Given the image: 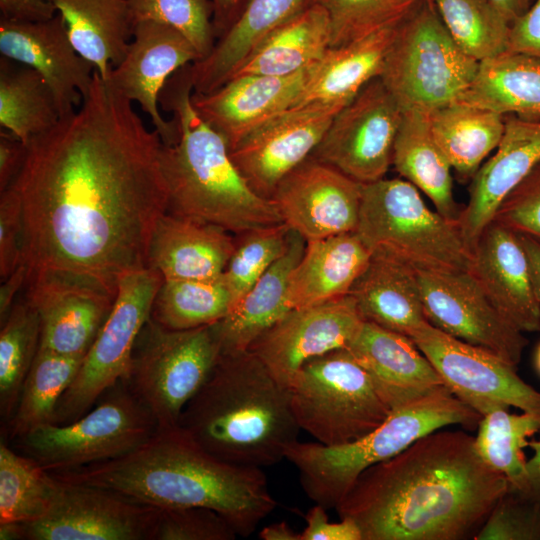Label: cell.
<instances>
[{"label":"cell","instance_id":"cell-1","mask_svg":"<svg viewBox=\"0 0 540 540\" xmlns=\"http://www.w3.org/2000/svg\"><path fill=\"white\" fill-rule=\"evenodd\" d=\"M132 103L95 70L81 105L26 144L9 186L22 205L28 272H73L117 292L122 275L148 267L168 194L163 143Z\"/></svg>","mask_w":540,"mask_h":540},{"label":"cell","instance_id":"cell-2","mask_svg":"<svg viewBox=\"0 0 540 540\" xmlns=\"http://www.w3.org/2000/svg\"><path fill=\"white\" fill-rule=\"evenodd\" d=\"M508 488L475 437L441 428L364 470L335 509L362 540L474 539Z\"/></svg>","mask_w":540,"mask_h":540},{"label":"cell","instance_id":"cell-3","mask_svg":"<svg viewBox=\"0 0 540 540\" xmlns=\"http://www.w3.org/2000/svg\"><path fill=\"white\" fill-rule=\"evenodd\" d=\"M51 473L62 481L110 488L159 509H213L241 537L250 536L278 505L262 468L213 456L179 425L158 427L119 458Z\"/></svg>","mask_w":540,"mask_h":540},{"label":"cell","instance_id":"cell-4","mask_svg":"<svg viewBox=\"0 0 540 540\" xmlns=\"http://www.w3.org/2000/svg\"><path fill=\"white\" fill-rule=\"evenodd\" d=\"M178 425L213 456L257 468L285 458L301 431L289 387L248 350L220 354Z\"/></svg>","mask_w":540,"mask_h":540},{"label":"cell","instance_id":"cell-5","mask_svg":"<svg viewBox=\"0 0 540 540\" xmlns=\"http://www.w3.org/2000/svg\"><path fill=\"white\" fill-rule=\"evenodd\" d=\"M192 93L187 65L170 77L159 97L179 132L175 144L161 149L167 212L235 235L284 223L274 203L240 174L225 139L195 110Z\"/></svg>","mask_w":540,"mask_h":540},{"label":"cell","instance_id":"cell-6","mask_svg":"<svg viewBox=\"0 0 540 540\" xmlns=\"http://www.w3.org/2000/svg\"><path fill=\"white\" fill-rule=\"evenodd\" d=\"M481 418L445 389L393 410L380 426L356 441L327 446L297 440L288 447L285 458L297 468L308 498L326 509L336 508L367 468L448 425L473 430Z\"/></svg>","mask_w":540,"mask_h":540},{"label":"cell","instance_id":"cell-7","mask_svg":"<svg viewBox=\"0 0 540 540\" xmlns=\"http://www.w3.org/2000/svg\"><path fill=\"white\" fill-rule=\"evenodd\" d=\"M355 232L372 254L418 271H469L471 252L456 224L430 210L409 181L363 184Z\"/></svg>","mask_w":540,"mask_h":540},{"label":"cell","instance_id":"cell-8","mask_svg":"<svg viewBox=\"0 0 540 540\" xmlns=\"http://www.w3.org/2000/svg\"><path fill=\"white\" fill-rule=\"evenodd\" d=\"M479 64L455 43L434 1L418 0L400 20L379 77L403 110L432 111L454 102Z\"/></svg>","mask_w":540,"mask_h":540},{"label":"cell","instance_id":"cell-9","mask_svg":"<svg viewBox=\"0 0 540 540\" xmlns=\"http://www.w3.org/2000/svg\"><path fill=\"white\" fill-rule=\"evenodd\" d=\"M289 389L300 430L327 446L362 438L392 412L346 347L308 361Z\"/></svg>","mask_w":540,"mask_h":540},{"label":"cell","instance_id":"cell-10","mask_svg":"<svg viewBox=\"0 0 540 540\" xmlns=\"http://www.w3.org/2000/svg\"><path fill=\"white\" fill-rule=\"evenodd\" d=\"M101 398L75 421L40 426L15 439L16 446L22 454L56 473L126 455L158 429L151 412L125 381H119Z\"/></svg>","mask_w":540,"mask_h":540},{"label":"cell","instance_id":"cell-11","mask_svg":"<svg viewBox=\"0 0 540 540\" xmlns=\"http://www.w3.org/2000/svg\"><path fill=\"white\" fill-rule=\"evenodd\" d=\"M221 354L213 324L170 330L149 318L133 348L126 384L158 427L178 425L181 413Z\"/></svg>","mask_w":540,"mask_h":540},{"label":"cell","instance_id":"cell-12","mask_svg":"<svg viewBox=\"0 0 540 540\" xmlns=\"http://www.w3.org/2000/svg\"><path fill=\"white\" fill-rule=\"evenodd\" d=\"M162 275L145 267L122 275L109 316L60 398L53 422L67 424L87 413L119 381L126 380L136 340L151 316Z\"/></svg>","mask_w":540,"mask_h":540},{"label":"cell","instance_id":"cell-13","mask_svg":"<svg viewBox=\"0 0 540 540\" xmlns=\"http://www.w3.org/2000/svg\"><path fill=\"white\" fill-rule=\"evenodd\" d=\"M409 337L449 391L480 415L516 407L540 419V391L518 375L517 366L439 330L428 321L412 329Z\"/></svg>","mask_w":540,"mask_h":540},{"label":"cell","instance_id":"cell-14","mask_svg":"<svg viewBox=\"0 0 540 540\" xmlns=\"http://www.w3.org/2000/svg\"><path fill=\"white\" fill-rule=\"evenodd\" d=\"M403 112L377 76L335 114L310 157L361 184L383 179Z\"/></svg>","mask_w":540,"mask_h":540},{"label":"cell","instance_id":"cell-15","mask_svg":"<svg viewBox=\"0 0 540 540\" xmlns=\"http://www.w3.org/2000/svg\"><path fill=\"white\" fill-rule=\"evenodd\" d=\"M58 481L46 514L21 523L22 539L153 540L159 508L110 488Z\"/></svg>","mask_w":540,"mask_h":540},{"label":"cell","instance_id":"cell-16","mask_svg":"<svg viewBox=\"0 0 540 540\" xmlns=\"http://www.w3.org/2000/svg\"><path fill=\"white\" fill-rule=\"evenodd\" d=\"M25 299L40 316V347L84 357L113 307L116 292L91 277L61 270L28 272Z\"/></svg>","mask_w":540,"mask_h":540},{"label":"cell","instance_id":"cell-17","mask_svg":"<svg viewBox=\"0 0 540 540\" xmlns=\"http://www.w3.org/2000/svg\"><path fill=\"white\" fill-rule=\"evenodd\" d=\"M427 321L517 366L528 339L491 303L469 271H418Z\"/></svg>","mask_w":540,"mask_h":540},{"label":"cell","instance_id":"cell-18","mask_svg":"<svg viewBox=\"0 0 540 540\" xmlns=\"http://www.w3.org/2000/svg\"><path fill=\"white\" fill-rule=\"evenodd\" d=\"M343 107L308 104L283 110L232 146L231 160L248 185L270 199L278 183L311 156Z\"/></svg>","mask_w":540,"mask_h":540},{"label":"cell","instance_id":"cell-19","mask_svg":"<svg viewBox=\"0 0 540 540\" xmlns=\"http://www.w3.org/2000/svg\"><path fill=\"white\" fill-rule=\"evenodd\" d=\"M364 319L351 295L323 304L290 310L249 347L283 385L290 387L310 360L345 348Z\"/></svg>","mask_w":540,"mask_h":540},{"label":"cell","instance_id":"cell-20","mask_svg":"<svg viewBox=\"0 0 540 540\" xmlns=\"http://www.w3.org/2000/svg\"><path fill=\"white\" fill-rule=\"evenodd\" d=\"M363 184L312 157L289 172L270 200L306 242L357 228Z\"/></svg>","mask_w":540,"mask_h":540},{"label":"cell","instance_id":"cell-21","mask_svg":"<svg viewBox=\"0 0 540 540\" xmlns=\"http://www.w3.org/2000/svg\"><path fill=\"white\" fill-rule=\"evenodd\" d=\"M200 59L190 41L176 29L154 21L134 25L126 55L107 79L122 96L136 102L150 117L164 145L178 141L175 121L160 113V93L179 69Z\"/></svg>","mask_w":540,"mask_h":540},{"label":"cell","instance_id":"cell-22","mask_svg":"<svg viewBox=\"0 0 540 540\" xmlns=\"http://www.w3.org/2000/svg\"><path fill=\"white\" fill-rule=\"evenodd\" d=\"M0 52L44 78L60 118L75 111L90 89L95 69L76 52L59 13L35 23L0 20Z\"/></svg>","mask_w":540,"mask_h":540},{"label":"cell","instance_id":"cell-23","mask_svg":"<svg viewBox=\"0 0 540 540\" xmlns=\"http://www.w3.org/2000/svg\"><path fill=\"white\" fill-rule=\"evenodd\" d=\"M469 272L491 303L518 330L540 331V301L517 233L491 221L471 253Z\"/></svg>","mask_w":540,"mask_h":540},{"label":"cell","instance_id":"cell-24","mask_svg":"<svg viewBox=\"0 0 540 540\" xmlns=\"http://www.w3.org/2000/svg\"><path fill=\"white\" fill-rule=\"evenodd\" d=\"M496 149L473 176L468 203L456 224L471 253L503 199L540 162V119L505 115Z\"/></svg>","mask_w":540,"mask_h":540},{"label":"cell","instance_id":"cell-25","mask_svg":"<svg viewBox=\"0 0 540 540\" xmlns=\"http://www.w3.org/2000/svg\"><path fill=\"white\" fill-rule=\"evenodd\" d=\"M346 348L368 372L392 411L448 389L432 363L407 335L364 321Z\"/></svg>","mask_w":540,"mask_h":540},{"label":"cell","instance_id":"cell-26","mask_svg":"<svg viewBox=\"0 0 540 540\" xmlns=\"http://www.w3.org/2000/svg\"><path fill=\"white\" fill-rule=\"evenodd\" d=\"M308 68L284 77L236 76L212 92H193L191 101L230 149L256 126L293 106Z\"/></svg>","mask_w":540,"mask_h":540},{"label":"cell","instance_id":"cell-27","mask_svg":"<svg viewBox=\"0 0 540 540\" xmlns=\"http://www.w3.org/2000/svg\"><path fill=\"white\" fill-rule=\"evenodd\" d=\"M235 246V238L220 227L166 212L153 228L147 266L163 279L214 280Z\"/></svg>","mask_w":540,"mask_h":540},{"label":"cell","instance_id":"cell-28","mask_svg":"<svg viewBox=\"0 0 540 540\" xmlns=\"http://www.w3.org/2000/svg\"><path fill=\"white\" fill-rule=\"evenodd\" d=\"M371 256L355 231L306 242L289 279L288 306L300 309L349 295Z\"/></svg>","mask_w":540,"mask_h":540},{"label":"cell","instance_id":"cell-29","mask_svg":"<svg viewBox=\"0 0 540 540\" xmlns=\"http://www.w3.org/2000/svg\"><path fill=\"white\" fill-rule=\"evenodd\" d=\"M400 20L346 45L329 47L308 68L303 88L292 107L348 104L369 81L380 75Z\"/></svg>","mask_w":540,"mask_h":540},{"label":"cell","instance_id":"cell-30","mask_svg":"<svg viewBox=\"0 0 540 540\" xmlns=\"http://www.w3.org/2000/svg\"><path fill=\"white\" fill-rule=\"evenodd\" d=\"M305 246V239L292 230L290 244L284 255L222 320L213 324L221 353L247 351L263 332L291 310L287 302L289 279Z\"/></svg>","mask_w":540,"mask_h":540},{"label":"cell","instance_id":"cell-31","mask_svg":"<svg viewBox=\"0 0 540 540\" xmlns=\"http://www.w3.org/2000/svg\"><path fill=\"white\" fill-rule=\"evenodd\" d=\"M312 2L249 0L237 20L217 39L210 53L189 65L194 92L209 93L225 84L272 30Z\"/></svg>","mask_w":540,"mask_h":540},{"label":"cell","instance_id":"cell-32","mask_svg":"<svg viewBox=\"0 0 540 540\" xmlns=\"http://www.w3.org/2000/svg\"><path fill=\"white\" fill-rule=\"evenodd\" d=\"M364 321L409 336L426 322L417 271L391 257L372 254L351 288Z\"/></svg>","mask_w":540,"mask_h":540},{"label":"cell","instance_id":"cell-33","mask_svg":"<svg viewBox=\"0 0 540 540\" xmlns=\"http://www.w3.org/2000/svg\"><path fill=\"white\" fill-rule=\"evenodd\" d=\"M330 42L328 13L313 1L272 30L245 58L231 78L242 75H293L319 60L330 47Z\"/></svg>","mask_w":540,"mask_h":540},{"label":"cell","instance_id":"cell-34","mask_svg":"<svg viewBox=\"0 0 540 540\" xmlns=\"http://www.w3.org/2000/svg\"><path fill=\"white\" fill-rule=\"evenodd\" d=\"M76 52L107 80L126 55L133 22L126 0H51Z\"/></svg>","mask_w":540,"mask_h":540},{"label":"cell","instance_id":"cell-35","mask_svg":"<svg viewBox=\"0 0 540 540\" xmlns=\"http://www.w3.org/2000/svg\"><path fill=\"white\" fill-rule=\"evenodd\" d=\"M429 114L418 108L404 110L392 164L432 201L442 217L457 224L462 209L453 196L452 168L432 136Z\"/></svg>","mask_w":540,"mask_h":540},{"label":"cell","instance_id":"cell-36","mask_svg":"<svg viewBox=\"0 0 540 540\" xmlns=\"http://www.w3.org/2000/svg\"><path fill=\"white\" fill-rule=\"evenodd\" d=\"M454 102L539 120L540 60L505 52L482 61L474 81Z\"/></svg>","mask_w":540,"mask_h":540},{"label":"cell","instance_id":"cell-37","mask_svg":"<svg viewBox=\"0 0 540 540\" xmlns=\"http://www.w3.org/2000/svg\"><path fill=\"white\" fill-rule=\"evenodd\" d=\"M432 136L451 168L464 177L474 176L483 160L498 147L505 115L452 102L430 111Z\"/></svg>","mask_w":540,"mask_h":540},{"label":"cell","instance_id":"cell-38","mask_svg":"<svg viewBox=\"0 0 540 540\" xmlns=\"http://www.w3.org/2000/svg\"><path fill=\"white\" fill-rule=\"evenodd\" d=\"M60 119L55 97L34 69L0 59V125L27 144Z\"/></svg>","mask_w":540,"mask_h":540},{"label":"cell","instance_id":"cell-39","mask_svg":"<svg viewBox=\"0 0 540 540\" xmlns=\"http://www.w3.org/2000/svg\"><path fill=\"white\" fill-rule=\"evenodd\" d=\"M82 360L83 357L38 350L8 423L11 439L53 422L58 402L73 382Z\"/></svg>","mask_w":540,"mask_h":540},{"label":"cell","instance_id":"cell-40","mask_svg":"<svg viewBox=\"0 0 540 540\" xmlns=\"http://www.w3.org/2000/svg\"><path fill=\"white\" fill-rule=\"evenodd\" d=\"M59 481L37 461L0 443V524L30 523L50 508Z\"/></svg>","mask_w":540,"mask_h":540},{"label":"cell","instance_id":"cell-41","mask_svg":"<svg viewBox=\"0 0 540 540\" xmlns=\"http://www.w3.org/2000/svg\"><path fill=\"white\" fill-rule=\"evenodd\" d=\"M222 275L214 280L163 279L150 318L170 330L212 325L231 310Z\"/></svg>","mask_w":540,"mask_h":540},{"label":"cell","instance_id":"cell-42","mask_svg":"<svg viewBox=\"0 0 540 540\" xmlns=\"http://www.w3.org/2000/svg\"><path fill=\"white\" fill-rule=\"evenodd\" d=\"M477 428L475 444L480 456L506 477L510 489L523 493L527 484L523 449L528 447V438L540 432V419L498 408L483 415Z\"/></svg>","mask_w":540,"mask_h":540},{"label":"cell","instance_id":"cell-43","mask_svg":"<svg viewBox=\"0 0 540 540\" xmlns=\"http://www.w3.org/2000/svg\"><path fill=\"white\" fill-rule=\"evenodd\" d=\"M38 312L25 298L17 300L0 330V413L11 420L40 347Z\"/></svg>","mask_w":540,"mask_h":540},{"label":"cell","instance_id":"cell-44","mask_svg":"<svg viewBox=\"0 0 540 540\" xmlns=\"http://www.w3.org/2000/svg\"><path fill=\"white\" fill-rule=\"evenodd\" d=\"M455 43L482 62L508 50L511 23L488 0H433Z\"/></svg>","mask_w":540,"mask_h":540},{"label":"cell","instance_id":"cell-45","mask_svg":"<svg viewBox=\"0 0 540 540\" xmlns=\"http://www.w3.org/2000/svg\"><path fill=\"white\" fill-rule=\"evenodd\" d=\"M234 252L222 274L231 309L287 251L292 229L279 223L236 235Z\"/></svg>","mask_w":540,"mask_h":540},{"label":"cell","instance_id":"cell-46","mask_svg":"<svg viewBox=\"0 0 540 540\" xmlns=\"http://www.w3.org/2000/svg\"><path fill=\"white\" fill-rule=\"evenodd\" d=\"M126 3L133 25L154 21L176 29L190 41L200 59L210 53L216 42L211 0H126Z\"/></svg>","mask_w":540,"mask_h":540},{"label":"cell","instance_id":"cell-47","mask_svg":"<svg viewBox=\"0 0 540 540\" xmlns=\"http://www.w3.org/2000/svg\"><path fill=\"white\" fill-rule=\"evenodd\" d=\"M328 13L330 47L364 38L404 17L418 0H313Z\"/></svg>","mask_w":540,"mask_h":540},{"label":"cell","instance_id":"cell-48","mask_svg":"<svg viewBox=\"0 0 540 540\" xmlns=\"http://www.w3.org/2000/svg\"><path fill=\"white\" fill-rule=\"evenodd\" d=\"M475 540H540V505L508 488L497 500Z\"/></svg>","mask_w":540,"mask_h":540},{"label":"cell","instance_id":"cell-49","mask_svg":"<svg viewBox=\"0 0 540 540\" xmlns=\"http://www.w3.org/2000/svg\"><path fill=\"white\" fill-rule=\"evenodd\" d=\"M231 524L206 507L159 509L153 540H234Z\"/></svg>","mask_w":540,"mask_h":540},{"label":"cell","instance_id":"cell-50","mask_svg":"<svg viewBox=\"0 0 540 540\" xmlns=\"http://www.w3.org/2000/svg\"><path fill=\"white\" fill-rule=\"evenodd\" d=\"M492 221L540 241V162L503 199Z\"/></svg>","mask_w":540,"mask_h":540},{"label":"cell","instance_id":"cell-51","mask_svg":"<svg viewBox=\"0 0 540 540\" xmlns=\"http://www.w3.org/2000/svg\"><path fill=\"white\" fill-rule=\"evenodd\" d=\"M23 211L17 192H0V276L8 277L22 262Z\"/></svg>","mask_w":540,"mask_h":540},{"label":"cell","instance_id":"cell-52","mask_svg":"<svg viewBox=\"0 0 540 540\" xmlns=\"http://www.w3.org/2000/svg\"><path fill=\"white\" fill-rule=\"evenodd\" d=\"M326 510L320 504L308 510L300 540H362L361 530L353 520L340 518V522L330 523Z\"/></svg>","mask_w":540,"mask_h":540},{"label":"cell","instance_id":"cell-53","mask_svg":"<svg viewBox=\"0 0 540 540\" xmlns=\"http://www.w3.org/2000/svg\"><path fill=\"white\" fill-rule=\"evenodd\" d=\"M507 52L540 60V0H533L526 11L511 23Z\"/></svg>","mask_w":540,"mask_h":540},{"label":"cell","instance_id":"cell-54","mask_svg":"<svg viewBox=\"0 0 540 540\" xmlns=\"http://www.w3.org/2000/svg\"><path fill=\"white\" fill-rule=\"evenodd\" d=\"M57 13L51 0H0V20L35 23L50 20Z\"/></svg>","mask_w":540,"mask_h":540},{"label":"cell","instance_id":"cell-55","mask_svg":"<svg viewBox=\"0 0 540 540\" xmlns=\"http://www.w3.org/2000/svg\"><path fill=\"white\" fill-rule=\"evenodd\" d=\"M26 154V144L9 132L0 133V192L17 176Z\"/></svg>","mask_w":540,"mask_h":540},{"label":"cell","instance_id":"cell-56","mask_svg":"<svg viewBox=\"0 0 540 540\" xmlns=\"http://www.w3.org/2000/svg\"><path fill=\"white\" fill-rule=\"evenodd\" d=\"M28 277V269L24 262L5 279L0 287V323L9 315L17 301L16 296L20 289L25 286Z\"/></svg>","mask_w":540,"mask_h":540},{"label":"cell","instance_id":"cell-57","mask_svg":"<svg viewBox=\"0 0 540 540\" xmlns=\"http://www.w3.org/2000/svg\"><path fill=\"white\" fill-rule=\"evenodd\" d=\"M212 22L218 39L237 20L249 0H211Z\"/></svg>","mask_w":540,"mask_h":540},{"label":"cell","instance_id":"cell-58","mask_svg":"<svg viewBox=\"0 0 540 540\" xmlns=\"http://www.w3.org/2000/svg\"><path fill=\"white\" fill-rule=\"evenodd\" d=\"M528 447L533 455L526 460L527 484L522 494L540 505V440L528 441Z\"/></svg>","mask_w":540,"mask_h":540},{"label":"cell","instance_id":"cell-59","mask_svg":"<svg viewBox=\"0 0 540 540\" xmlns=\"http://www.w3.org/2000/svg\"><path fill=\"white\" fill-rule=\"evenodd\" d=\"M518 235L527 254L534 289L540 301V241L527 235Z\"/></svg>","mask_w":540,"mask_h":540},{"label":"cell","instance_id":"cell-60","mask_svg":"<svg viewBox=\"0 0 540 540\" xmlns=\"http://www.w3.org/2000/svg\"><path fill=\"white\" fill-rule=\"evenodd\" d=\"M259 538L262 540H300V533L296 532L285 522L274 523L264 527Z\"/></svg>","mask_w":540,"mask_h":540},{"label":"cell","instance_id":"cell-61","mask_svg":"<svg viewBox=\"0 0 540 540\" xmlns=\"http://www.w3.org/2000/svg\"><path fill=\"white\" fill-rule=\"evenodd\" d=\"M512 23L524 11L521 0H488Z\"/></svg>","mask_w":540,"mask_h":540},{"label":"cell","instance_id":"cell-62","mask_svg":"<svg viewBox=\"0 0 540 540\" xmlns=\"http://www.w3.org/2000/svg\"><path fill=\"white\" fill-rule=\"evenodd\" d=\"M534 362H535L536 370L540 374V344L538 345L536 349Z\"/></svg>","mask_w":540,"mask_h":540},{"label":"cell","instance_id":"cell-63","mask_svg":"<svg viewBox=\"0 0 540 540\" xmlns=\"http://www.w3.org/2000/svg\"><path fill=\"white\" fill-rule=\"evenodd\" d=\"M522 5L526 11V9L530 6V4L533 2V0H521Z\"/></svg>","mask_w":540,"mask_h":540}]
</instances>
